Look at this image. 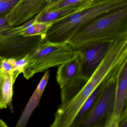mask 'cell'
<instances>
[{
    "label": "cell",
    "mask_w": 127,
    "mask_h": 127,
    "mask_svg": "<svg viewBox=\"0 0 127 127\" xmlns=\"http://www.w3.org/2000/svg\"><path fill=\"white\" fill-rule=\"evenodd\" d=\"M127 61V37L114 41L95 71L69 99L61 102L55 114L51 127H72L80 108L99 85L116 77Z\"/></svg>",
    "instance_id": "obj_1"
},
{
    "label": "cell",
    "mask_w": 127,
    "mask_h": 127,
    "mask_svg": "<svg viewBox=\"0 0 127 127\" xmlns=\"http://www.w3.org/2000/svg\"><path fill=\"white\" fill-rule=\"evenodd\" d=\"M127 6V0H104L92 2L74 14L50 24L44 41L67 43L79 30L97 18Z\"/></svg>",
    "instance_id": "obj_2"
},
{
    "label": "cell",
    "mask_w": 127,
    "mask_h": 127,
    "mask_svg": "<svg viewBox=\"0 0 127 127\" xmlns=\"http://www.w3.org/2000/svg\"><path fill=\"white\" fill-rule=\"evenodd\" d=\"M127 37V6L95 19L75 34L67 43L75 50L90 43L116 40Z\"/></svg>",
    "instance_id": "obj_3"
},
{
    "label": "cell",
    "mask_w": 127,
    "mask_h": 127,
    "mask_svg": "<svg viewBox=\"0 0 127 127\" xmlns=\"http://www.w3.org/2000/svg\"><path fill=\"white\" fill-rule=\"evenodd\" d=\"M78 55L72 47L67 43H52L43 41L37 49L29 54L22 73L26 79L49 68L58 66Z\"/></svg>",
    "instance_id": "obj_4"
},
{
    "label": "cell",
    "mask_w": 127,
    "mask_h": 127,
    "mask_svg": "<svg viewBox=\"0 0 127 127\" xmlns=\"http://www.w3.org/2000/svg\"><path fill=\"white\" fill-rule=\"evenodd\" d=\"M44 36L25 37L20 27H13L6 17L0 18V57L18 60L32 53L43 41Z\"/></svg>",
    "instance_id": "obj_5"
},
{
    "label": "cell",
    "mask_w": 127,
    "mask_h": 127,
    "mask_svg": "<svg viewBox=\"0 0 127 127\" xmlns=\"http://www.w3.org/2000/svg\"><path fill=\"white\" fill-rule=\"evenodd\" d=\"M116 77L109 79L102 85L93 105L79 127H106L113 109Z\"/></svg>",
    "instance_id": "obj_6"
},
{
    "label": "cell",
    "mask_w": 127,
    "mask_h": 127,
    "mask_svg": "<svg viewBox=\"0 0 127 127\" xmlns=\"http://www.w3.org/2000/svg\"><path fill=\"white\" fill-rule=\"evenodd\" d=\"M115 40L93 42L75 50L80 60L83 77L88 80L99 66Z\"/></svg>",
    "instance_id": "obj_7"
},
{
    "label": "cell",
    "mask_w": 127,
    "mask_h": 127,
    "mask_svg": "<svg viewBox=\"0 0 127 127\" xmlns=\"http://www.w3.org/2000/svg\"><path fill=\"white\" fill-rule=\"evenodd\" d=\"M106 127H127V61L117 75L113 109Z\"/></svg>",
    "instance_id": "obj_8"
},
{
    "label": "cell",
    "mask_w": 127,
    "mask_h": 127,
    "mask_svg": "<svg viewBox=\"0 0 127 127\" xmlns=\"http://www.w3.org/2000/svg\"><path fill=\"white\" fill-rule=\"evenodd\" d=\"M49 4L48 0H20L6 17L11 26H19L34 18Z\"/></svg>",
    "instance_id": "obj_9"
},
{
    "label": "cell",
    "mask_w": 127,
    "mask_h": 127,
    "mask_svg": "<svg viewBox=\"0 0 127 127\" xmlns=\"http://www.w3.org/2000/svg\"><path fill=\"white\" fill-rule=\"evenodd\" d=\"M82 78H84L82 75L78 55L75 58L59 66L56 78L61 89Z\"/></svg>",
    "instance_id": "obj_10"
},
{
    "label": "cell",
    "mask_w": 127,
    "mask_h": 127,
    "mask_svg": "<svg viewBox=\"0 0 127 127\" xmlns=\"http://www.w3.org/2000/svg\"><path fill=\"white\" fill-rule=\"evenodd\" d=\"M49 75V71H46L27 102L18 121L16 127H25L27 125L32 113L40 103L41 96L48 82Z\"/></svg>",
    "instance_id": "obj_11"
},
{
    "label": "cell",
    "mask_w": 127,
    "mask_h": 127,
    "mask_svg": "<svg viewBox=\"0 0 127 127\" xmlns=\"http://www.w3.org/2000/svg\"><path fill=\"white\" fill-rule=\"evenodd\" d=\"M92 2L69 8L63 9L52 11L43 10L35 17V21L37 23L49 24L55 21L66 17L83 9L90 5Z\"/></svg>",
    "instance_id": "obj_12"
},
{
    "label": "cell",
    "mask_w": 127,
    "mask_h": 127,
    "mask_svg": "<svg viewBox=\"0 0 127 127\" xmlns=\"http://www.w3.org/2000/svg\"><path fill=\"white\" fill-rule=\"evenodd\" d=\"M50 24L37 23L35 17L29 21L19 26L21 34L25 37L36 35L44 36Z\"/></svg>",
    "instance_id": "obj_13"
},
{
    "label": "cell",
    "mask_w": 127,
    "mask_h": 127,
    "mask_svg": "<svg viewBox=\"0 0 127 127\" xmlns=\"http://www.w3.org/2000/svg\"><path fill=\"white\" fill-rule=\"evenodd\" d=\"M105 83L98 87L84 102L76 116L72 127H79L81 122L91 108Z\"/></svg>",
    "instance_id": "obj_14"
},
{
    "label": "cell",
    "mask_w": 127,
    "mask_h": 127,
    "mask_svg": "<svg viewBox=\"0 0 127 127\" xmlns=\"http://www.w3.org/2000/svg\"><path fill=\"white\" fill-rule=\"evenodd\" d=\"M2 97L4 103L9 107L11 110H13L12 97L13 95L14 79L13 76L6 75L1 76Z\"/></svg>",
    "instance_id": "obj_15"
},
{
    "label": "cell",
    "mask_w": 127,
    "mask_h": 127,
    "mask_svg": "<svg viewBox=\"0 0 127 127\" xmlns=\"http://www.w3.org/2000/svg\"><path fill=\"white\" fill-rule=\"evenodd\" d=\"M93 0H59L49 4L43 10L52 11L63 9L69 8L92 2Z\"/></svg>",
    "instance_id": "obj_16"
},
{
    "label": "cell",
    "mask_w": 127,
    "mask_h": 127,
    "mask_svg": "<svg viewBox=\"0 0 127 127\" xmlns=\"http://www.w3.org/2000/svg\"><path fill=\"white\" fill-rule=\"evenodd\" d=\"M16 60L14 58L3 59L0 66V77L6 75L13 76Z\"/></svg>",
    "instance_id": "obj_17"
},
{
    "label": "cell",
    "mask_w": 127,
    "mask_h": 127,
    "mask_svg": "<svg viewBox=\"0 0 127 127\" xmlns=\"http://www.w3.org/2000/svg\"><path fill=\"white\" fill-rule=\"evenodd\" d=\"M20 0H0V18L6 17Z\"/></svg>",
    "instance_id": "obj_18"
},
{
    "label": "cell",
    "mask_w": 127,
    "mask_h": 127,
    "mask_svg": "<svg viewBox=\"0 0 127 127\" xmlns=\"http://www.w3.org/2000/svg\"><path fill=\"white\" fill-rule=\"evenodd\" d=\"M29 54L20 59L16 60L14 64V69L13 74L14 82L15 83L19 75L23 73L24 68L27 62Z\"/></svg>",
    "instance_id": "obj_19"
},
{
    "label": "cell",
    "mask_w": 127,
    "mask_h": 127,
    "mask_svg": "<svg viewBox=\"0 0 127 127\" xmlns=\"http://www.w3.org/2000/svg\"><path fill=\"white\" fill-rule=\"evenodd\" d=\"M1 88H2V81H1V78L0 77V109L6 108L8 107L7 105L4 103L3 100Z\"/></svg>",
    "instance_id": "obj_20"
},
{
    "label": "cell",
    "mask_w": 127,
    "mask_h": 127,
    "mask_svg": "<svg viewBox=\"0 0 127 127\" xmlns=\"http://www.w3.org/2000/svg\"><path fill=\"white\" fill-rule=\"evenodd\" d=\"M8 127L7 124L2 119H0V127Z\"/></svg>",
    "instance_id": "obj_21"
},
{
    "label": "cell",
    "mask_w": 127,
    "mask_h": 127,
    "mask_svg": "<svg viewBox=\"0 0 127 127\" xmlns=\"http://www.w3.org/2000/svg\"><path fill=\"white\" fill-rule=\"evenodd\" d=\"M59 0H48V2H49V4H51V3H53L55 2H56L58 1Z\"/></svg>",
    "instance_id": "obj_22"
},
{
    "label": "cell",
    "mask_w": 127,
    "mask_h": 127,
    "mask_svg": "<svg viewBox=\"0 0 127 127\" xmlns=\"http://www.w3.org/2000/svg\"><path fill=\"white\" fill-rule=\"evenodd\" d=\"M4 58H2V57H0V64H1V62H2V60Z\"/></svg>",
    "instance_id": "obj_23"
},
{
    "label": "cell",
    "mask_w": 127,
    "mask_h": 127,
    "mask_svg": "<svg viewBox=\"0 0 127 127\" xmlns=\"http://www.w3.org/2000/svg\"><path fill=\"white\" fill-rule=\"evenodd\" d=\"M102 0H94L93 2H97L98 1H102Z\"/></svg>",
    "instance_id": "obj_24"
},
{
    "label": "cell",
    "mask_w": 127,
    "mask_h": 127,
    "mask_svg": "<svg viewBox=\"0 0 127 127\" xmlns=\"http://www.w3.org/2000/svg\"><path fill=\"white\" fill-rule=\"evenodd\" d=\"M94 0H93V1H94Z\"/></svg>",
    "instance_id": "obj_25"
}]
</instances>
